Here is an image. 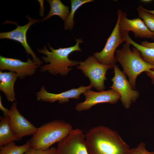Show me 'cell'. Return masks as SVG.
Segmentation results:
<instances>
[{
    "mask_svg": "<svg viewBox=\"0 0 154 154\" xmlns=\"http://www.w3.org/2000/svg\"><path fill=\"white\" fill-rule=\"evenodd\" d=\"M89 154H129L130 149L117 132L100 125L92 128L85 135Z\"/></svg>",
    "mask_w": 154,
    "mask_h": 154,
    "instance_id": "1",
    "label": "cell"
},
{
    "mask_svg": "<svg viewBox=\"0 0 154 154\" xmlns=\"http://www.w3.org/2000/svg\"><path fill=\"white\" fill-rule=\"evenodd\" d=\"M76 43L74 46L68 47L60 48L57 49L53 48L49 44H48L49 51L45 46L42 49H38L37 51L46 55L41 57L43 61L49 64L42 66L40 70L42 72L48 71L50 74L56 75L60 74L62 76L67 75L72 68L68 67L78 66L79 62L70 60L69 55L72 52L76 51H81L79 44L83 43L81 39L76 38Z\"/></svg>",
    "mask_w": 154,
    "mask_h": 154,
    "instance_id": "2",
    "label": "cell"
},
{
    "mask_svg": "<svg viewBox=\"0 0 154 154\" xmlns=\"http://www.w3.org/2000/svg\"><path fill=\"white\" fill-rule=\"evenodd\" d=\"M125 42L121 48L116 50L115 57L122 66L123 71L127 76L131 85L135 90L138 76L144 72L154 70V66L143 60L137 48L134 47L131 49L130 43L128 41Z\"/></svg>",
    "mask_w": 154,
    "mask_h": 154,
    "instance_id": "3",
    "label": "cell"
},
{
    "mask_svg": "<svg viewBox=\"0 0 154 154\" xmlns=\"http://www.w3.org/2000/svg\"><path fill=\"white\" fill-rule=\"evenodd\" d=\"M72 129L70 123L63 120H54L45 123L32 135L29 140L31 147L47 150L65 137Z\"/></svg>",
    "mask_w": 154,
    "mask_h": 154,
    "instance_id": "4",
    "label": "cell"
},
{
    "mask_svg": "<svg viewBox=\"0 0 154 154\" xmlns=\"http://www.w3.org/2000/svg\"><path fill=\"white\" fill-rule=\"evenodd\" d=\"M121 11L120 9L118 10L117 23L107 39L104 48L101 51L93 54V56L99 63L109 66L112 68L117 62L115 55L117 48L123 42L126 41L119 30V22Z\"/></svg>",
    "mask_w": 154,
    "mask_h": 154,
    "instance_id": "5",
    "label": "cell"
},
{
    "mask_svg": "<svg viewBox=\"0 0 154 154\" xmlns=\"http://www.w3.org/2000/svg\"><path fill=\"white\" fill-rule=\"evenodd\" d=\"M78 64L77 68L89 78L90 84L98 91H104L107 71L112 68L99 63L94 56H90L84 62H79Z\"/></svg>",
    "mask_w": 154,
    "mask_h": 154,
    "instance_id": "6",
    "label": "cell"
},
{
    "mask_svg": "<svg viewBox=\"0 0 154 154\" xmlns=\"http://www.w3.org/2000/svg\"><path fill=\"white\" fill-rule=\"evenodd\" d=\"M113 68L114 75L111 80L112 84L109 88L119 94L123 107L128 109L132 103L137 100L139 97V92L132 88L125 74L117 65H114Z\"/></svg>",
    "mask_w": 154,
    "mask_h": 154,
    "instance_id": "7",
    "label": "cell"
},
{
    "mask_svg": "<svg viewBox=\"0 0 154 154\" xmlns=\"http://www.w3.org/2000/svg\"><path fill=\"white\" fill-rule=\"evenodd\" d=\"M85 138V135L82 130L72 129L58 143L56 154H89Z\"/></svg>",
    "mask_w": 154,
    "mask_h": 154,
    "instance_id": "8",
    "label": "cell"
},
{
    "mask_svg": "<svg viewBox=\"0 0 154 154\" xmlns=\"http://www.w3.org/2000/svg\"><path fill=\"white\" fill-rule=\"evenodd\" d=\"M87 90L83 93L85 100L76 104L75 109L78 112L88 110L97 104L108 103L113 104L120 99V96L116 91L111 89L98 92L90 90Z\"/></svg>",
    "mask_w": 154,
    "mask_h": 154,
    "instance_id": "9",
    "label": "cell"
},
{
    "mask_svg": "<svg viewBox=\"0 0 154 154\" xmlns=\"http://www.w3.org/2000/svg\"><path fill=\"white\" fill-rule=\"evenodd\" d=\"M119 30L125 39L129 35V32L132 31L135 38L154 39V33L149 30L142 19L139 18L128 19L126 13L122 11L119 20Z\"/></svg>",
    "mask_w": 154,
    "mask_h": 154,
    "instance_id": "10",
    "label": "cell"
},
{
    "mask_svg": "<svg viewBox=\"0 0 154 154\" xmlns=\"http://www.w3.org/2000/svg\"><path fill=\"white\" fill-rule=\"evenodd\" d=\"M30 58L26 62L17 59L0 56V70H7L17 73L18 77L23 79L34 75L40 66Z\"/></svg>",
    "mask_w": 154,
    "mask_h": 154,
    "instance_id": "11",
    "label": "cell"
},
{
    "mask_svg": "<svg viewBox=\"0 0 154 154\" xmlns=\"http://www.w3.org/2000/svg\"><path fill=\"white\" fill-rule=\"evenodd\" d=\"M26 17L29 20L27 23L23 26H20L15 22L14 24L17 26V28L10 31L0 33V38L8 39L20 42L24 48L28 55H31L33 60L40 66L42 62L37 56L29 46L27 37V32L30 27L36 23H40V21L39 19H33L28 15H26Z\"/></svg>",
    "mask_w": 154,
    "mask_h": 154,
    "instance_id": "12",
    "label": "cell"
},
{
    "mask_svg": "<svg viewBox=\"0 0 154 154\" xmlns=\"http://www.w3.org/2000/svg\"><path fill=\"white\" fill-rule=\"evenodd\" d=\"M17 102L11 105L8 114L9 124L14 135L19 140L26 136L33 135L37 128L23 117L17 108Z\"/></svg>",
    "mask_w": 154,
    "mask_h": 154,
    "instance_id": "13",
    "label": "cell"
},
{
    "mask_svg": "<svg viewBox=\"0 0 154 154\" xmlns=\"http://www.w3.org/2000/svg\"><path fill=\"white\" fill-rule=\"evenodd\" d=\"M91 84L87 86H81L77 88H73L58 94H54L48 92L45 87L42 86L40 91L36 94L37 100L38 101H43L50 103L58 101L59 103L62 104L69 101L70 98L77 99L80 96L87 90L92 88Z\"/></svg>",
    "mask_w": 154,
    "mask_h": 154,
    "instance_id": "14",
    "label": "cell"
},
{
    "mask_svg": "<svg viewBox=\"0 0 154 154\" xmlns=\"http://www.w3.org/2000/svg\"><path fill=\"white\" fill-rule=\"evenodd\" d=\"M18 77L17 74L15 72L0 71V90L9 102H12L16 100L14 86Z\"/></svg>",
    "mask_w": 154,
    "mask_h": 154,
    "instance_id": "15",
    "label": "cell"
},
{
    "mask_svg": "<svg viewBox=\"0 0 154 154\" xmlns=\"http://www.w3.org/2000/svg\"><path fill=\"white\" fill-rule=\"evenodd\" d=\"M0 119V147L19 141L11 129L9 117L1 116Z\"/></svg>",
    "mask_w": 154,
    "mask_h": 154,
    "instance_id": "16",
    "label": "cell"
},
{
    "mask_svg": "<svg viewBox=\"0 0 154 154\" xmlns=\"http://www.w3.org/2000/svg\"><path fill=\"white\" fill-rule=\"evenodd\" d=\"M49 4L50 10L46 16L41 20H46L53 15L59 16L63 21H65L70 13L69 7L64 5L60 0H46Z\"/></svg>",
    "mask_w": 154,
    "mask_h": 154,
    "instance_id": "17",
    "label": "cell"
},
{
    "mask_svg": "<svg viewBox=\"0 0 154 154\" xmlns=\"http://www.w3.org/2000/svg\"><path fill=\"white\" fill-rule=\"evenodd\" d=\"M125 39L126 41L129 42L140 51L141 56L145 62L154 66V48L143 46L133 40L129 36H127Z\"/></svg>",
    "mask_w": 154,
    "mask_h": 154,
    "instance_id": "18",
    "label": "cell"
},
{
    "mask_svg": "<svg viewBox=\"0 0 154 154\" xmlns=\"http://www.w3.org/2000/svg\"><path fill=\"white\" fill-rule=\"evenodd\" d=\"M30 147L29 141L21 146L16 145L13 141L0 147V154H23Z\"/></svg>",
    "mask_w": 154,
    "mask_h": 154,
    "instance_id": "19",
    "label": "cell"
},
{
    "mask_svg": "<svg viewBox=\"0 0 154 154\" xmlns=\"http://www.w3.org/2000/svg\"><path fill=\"white\" fill-rule=\"evenodd\" d=\"M93 0H71V9L69 15L64 23V28L66 30H72L74 25L73 20L76 11L82 5L92 2Z\"/></svg>",
    "mask_w": 154,
    "mask_h": 154,
    "instance_id": "20",
    "label": "cell"
},
{
    "mask_svg": "<svg viewBox=\"0 0 154 154\" xmlns=\"http://www.w3.org/2000/svg\"><path fill=\"white\" fill-rule=\"evenodd\" d=\"M137 10L139 17L148 28L154 33V14L145 11L141 5L137 8Z\"/></svg>",
    "mask_w": 154,
    "mask_h": 154,
    "instance_id": "21",
    "label": "cell"
},
{
    "mask_svg": "<svg viewBox=\"0 0 154 154\" xmlns=\"http://www.w3.org/2000/svg\"><path fill=\"white\" fill-rule=\"evenodd\" d=\"M56 148L54 147L46 150L35 149L31 147L23 154H56Z\"/></svg>",
    "mask_w": 154,
    "mask_h": 154,
    "instance_id": "22",
    "label": "cell"
},
{
    "mask_svg": "<svg viewBox=\"0 0 154 154\" xmlns=\"http://www.w3.org/2000/svg\"><path fill=\"white\" fill-rule=\"evenodd\" d=\"M129 154H154V151H148L146 148L145 144L141 142L137 147L130 149Z\"/></svg>",
    "mask_w": 154,
    "mask_h": 154,
    "instance_id": "23",
    "label": "cell"
},
{
    "mask_svg": "<svg viewBox=\"0 0 154 154\" xmlns=\"http://www.w3.org/2000/svg\"><path fill=\"white\" fill-rule=\"evenodd\" d=\"M0 109L2 111L4 117H8L9 110L5 108L3 105L2 100L1 96H0Z\"/></svg>",
    "mask_w": 154,
    "mask_h": 154,
    "instance_id": "24",
    "label": "cell"
},
{
    "mask_svg": "<svg viewBox=\"0 0 154 154\" xmlns=\"http://www.w3.org/2000/svg\"><path fill=\"white\" fill-rule=\"evenodd\" d=\"M141 45L145 47L154 48V42H149L147 41H144L141 42Z\"/></svg>",
    "mask_w": 154,
    "mask_h": 154,
    "instance_id": "25",
    "label": "cell"
},
{
    "mask_svg": "<svg viewBox=\"0 0 154 154\" xmlns=\"http://www.w3.org/2000/svg\"><path fill=\"white\" fill-rule=\"evenodd\" d=\"M145 73L150 78L152 83L154 85V70H150L146 72Z\"/></svg>",
    "mask_w": 154,
    "mask_h": 154,
    "instance_id": "26",
    "label": "cell"
},
{
    "mask_svg": "<svg viewBox=\"0 0 154 154\" xmlns=\"http://www.w3.org/2000/svg\"><path fill=\"white\" fill-rule=\"evenodd\" d=\"M143 9L145 11L148 12L149 13L154 14V10H149L146 9L143 7Z\"/></svg>",
    "mask_w": 154,
    "mask_h": 154,
    "instance_id": "27",
    "label": "cell"
},
{
    "mask_svg": "<svg viewBox=\"0 0 154 154\" xmlns=\"http://www.w3.org/2000/svg\"><path fill=\"white\" fill-rule=\"evenodd\" d=\"M153 1L151 0H141V1L145 3H150Z\"/></svg>",
    "mask_w": 154,
    "mask_h": 154,
    "instance_id": "28",
    "label": "cell"
}]
</instances>
